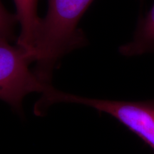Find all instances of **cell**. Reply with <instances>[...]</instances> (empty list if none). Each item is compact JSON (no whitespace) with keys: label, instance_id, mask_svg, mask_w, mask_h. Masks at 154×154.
<instances>
[{"label":"cell","instance_id":"cell-1","mask_svg":"<svg viewBox=\"0 0 154 154\" xmlns=\"http://www.w3.org/2000/svg\"><path fill=\"white\" fill-rule=\"evenodd\" d=\"M94 0H48L42 19L34 55L36 76L51 84L53 72L61 59L86 45V36L79 23Z\"/></svg>","mask_w":154,"mask_h":154},{"label":"cell","instance_id":"cell-2","mask_svg":"<svg viewBox=\"0 0 154 154\" xmlns=\"http://www.w3.org/2000/svg\"><path fill=\"white\" fill-rule=\"evenodd\" d=\"M58 103L82 104L106 113L124 124L154 150V99L128 101L94 99L59 91L51 86L37 101L38 106L44 111Z\"/></svg>","mask_w":154,"mask_h":154},{"label":"cell","instance_id":"cell-3","mask_svg":"<svg viewBox=\"0 0 154 154\" xmlns=\"http://www.w3.org/2000/svg\"><path fill=\"white\" fill-rule=\"evenodd\" d=\"M32 63L24 50L0 36V99L17 111H22L23 100L28 94H42L50 86L30 69Z\"/></svg>","mask_w":154,"mask_h":154},{"label":"cell","instance_id":"cell-4","mask_svg":"<svg viewBox=\"0 0 154 154\" xmlns=\"http://www.w3.org/2000/svg\"><path fill=\"white\" fill-rule=\"evenodd\" d=\"M17 9V18L20 25V33L17 45L31 57L34 55L42 19L37 14L38 0H13Z\"/></svg>","mask_w":154,"mask_h":154},{"label":"cell","instance_id":"cell-5","mask_svg":"<svg viewBox=\"0 0 154 154\" xmlns=\"http://www.w3.org/2000/svg\"><path fill=\"white\" fill-rule=\"evenodd\" d=\"M119 52L127 57L154 54V4L138 22L131 40L121 46Z\"/></svg>","mask_w":154,"mask_h":154},{"label":"cell","instance_id":"cell-6","mask_svg":"<svg viewBox=\"0 0 154 154\" xmlns=\"http://www.w3.org/2000/svg\"><path fill=\"white\" fill-rule=\"evenodd\" d=\"M18 23L16 14H11L0 2V36L9 41L15 38V26Z\"/></svg>","mask_w":154,"mask_h":154}]
</instances>
